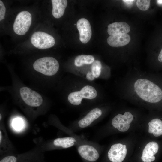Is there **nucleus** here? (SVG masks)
<instances>
[{
	"label": "nucleus",
	"instance_id": "1",
	"mask_svg": "<svg viewBox=\"0 0 162 162\" xmlns=\"http://www.w3.org/2000/svg\"><path fill=\"white\" fill-rule=\"evenodd\" d=\"M134 88L137 95L148 102L156 103L162 100V88L152 82L139 79L134 84Z\"/></svg>",
	"mask_w": 162,
	"mask_h": 162
},
{
	"label": "nucleus",
	"instance_id": "2",
	"mask_svg": "<svg viewBox=\"0 0 162 162\" xmlns=\"http://www.w3.org/2000/svg\"><path fill=\"white\" fill-rule=\"evenodd\" d=\"M59 67L58 61L52 57L39 58L35 61L33 64V67L36 71L49 76L55 74L58 71Z\"/></svg>",
	"mask_w": 162,
	"mask_h": 162
},
{
	"label": "nucleus",
	"instance_id": "3",
	"mask_svg": "<svg viewBox=\"0 0 162 162\" xmlns=\"http://www.w3.org/2000/svg\"><path fill=\"white\" fill-rule=\"evenodd\" d=\"M32 22V16L29 12H20L16 16L13 24L14 31L18 35H24L28 30Z\"/></svg>",
	"mask_w": 162,
	"mask_h": 162
},
{
	"label": "nucleus",
	"instance_id": "4",
	"mask_svg": "<svg viewBox=\"0 0 162 162\" xmlns=\"http://www.w3.org/2000/svg\"><path fill=\"white\" fill-rule=\"evenodd\" d=\"M97 95V92L94 87L90 86H86L80 91L70 93L68 95V100L72 104L78 105L81 104L83 98L93 99Z\"/></svg>",
	"mask_w": 162,
	"mask_h": 162
},
{
	"label": "nucleus",
	"instance_id": "5",
	"mask_svg": "<svg viewBox=\"0 0 162 162\" xmlns=\"http://www.w3.org/2000/svg\"><path fill=\"white\" fill-rule=\"evenodd\" d=\"M30 40L34 47L41 49L52 47L55 43V40L52 36L41 31L34 32L31 37Z\"/></svg>",
	"mask_w": 162,
	"mask_h": 162
},
{
	"label": "nucleus",
	"instance_id": "6",
	"mask_svg": "<svg viewBox=\"0 0 162 162\" xmlns=\"http://www.w3.org/2000/svg\"><path fill=\"white\" fill-rule=\"evenodd\" d=\"M20 94L23 100L29 106H38L42 104L43 99L41 96L28 87L21 88L20 90Z\"/></svg>",
	"mask_w": 162,
	"mask_h": 162
},
{
	"label": "nucleus",
	"instance_id": "7",
	"mask_svg": "<svg viewBox=\"0 0 162 162\" xmlns=\"http://www.w3.org/2000/svg\"><path fill=\"white\" fill-rule=\"evenodd\" d=\"M80 34V39L83 43H86L90 40L92 35L91 25L89 21L84 18L79 20L76 24Z\"/></svg>",
	"mask_w": 162,
	"mask_h": 162
},
{
	"label": "nucleus",
	"instance_id": "8",
	"mask_svg": "<svg viewBox=\"0 0 162 162\" xmlns=\"http://www.w3.org/2000/svg\"><path fill=\"white\" fill-rule=\"evenodd\" d=\"M121 143L112 145L108 153L109 160L112 162H122L124 159L127 153L126 148H123Z\"/></svg>",
	"mask_w": 162,
	"mask_h": 162
},
{
	"label": "nucleus",
	"instance_id": "9",
	"mask_svg": "<svg viewBox=\"0 0 162 162\" xmlns=\"http://www.w3.org/2000/svg\"><path fill=\"white\" fill-rule=\"evenodd\" d=\"M78 151L82 158L90 161H95L99 157V154L97 150L90 145H81L78 147Z\"/></svg>",
	"mask_w": 162,
	"mask_h": 162
},
{
	"label": "nucleus",
	"instance_id": "10",
	"mask_svg": "<svg viewBox=\"0 0 162 162\" xmlns=\"http://www.w3.org/2000/svg\"><path fill=\"white\" fill-rule=\"evenodd\" d=\"M148 147L146 146L143 152L141 159L144 162H152L155 159L154 155L158 152L159 146L155 142H151L148 143Z\"/></svg>",
	"mask_w": 162,
	"mask_h": 162
},
{
	"label": "nucleus",
	"instance_id": "11",
	"mask_svg": "<svg viewBox=\"0 0 162 162\" xmlns=\"http://www.w3.org/2000/svg\"><path fill=\"white\" fill-rule=\"evenodd\" d=\"M130 30L129 25L125 22H115L108 26L107 32L110 35L127 34Z\"/></svg>",
	"mask_w": 162,
	"mask_h": 162
},
{
	"label": "nucleus",
	"instance_id": "12",
	"mask_svg": "<svg viewBox=\"0 0 162 162\" xmlns=\"http://www.w3.org/2000/svg\"><path fill=\"white\" fill-rule=\"evenodd\" d=\"M130 38L128 34L110 35L107 38L108 44L111 46L118 47L125 46L130 41Z\"/></svg>",
	"mask_w": 162,
	"mask_h": 162
},
{
	"label": "nucleus",
	"instance_id": "13",
	"mask_svg": "<svg viewBox=\"0 0 162 162\" xmlns=\"http://www.w3.org/2000/svg\"><path fill=\"white\" fill-rule=\"evenodd\" d=\"M102 114V111L100 109L97 108L92 109L78 122L79 126L83 128L89 126Z\"/></svg>",
	"mask_w": 162,
	"mask_h": 162
},
{
	"label": "nucleus",
	"instance_id": "14",
	"mask_svg": "<svg viewBox=\"0 0 162 162\" xmlns=\"http://www.w3.org/2000/svg\"><path fill=\"white\" fill-rule=\"evenodd\" d=\"M52 14L54 17L59 18L64 15L68 3L66 0H52Z\"/></svg>",
	"mask_w": 162,
	"mask_h": 162
},
{
	"label": "nucleus",
	"instance_id": "15",
	"mask_svg": "<svg viewBox=\"0 0 162 162\" xmlns=\"http://www.w3.org/2000/svg\"><path fill=\"white\" fill-rule=\"evenodd\" d=\"M76 142L75 138L68 136L56 139L53 141V144L56 146L68 148L74 145Z\"/></svg>",
	"mask_w": 162,
	"mask_h": 162
},
{
	"label": "nucleus",
	"instance_id": "16",
	"mask_svg": "<svg viewBox=\"0 0 162 162\" xmlns=\"http://www.w3.org/2000/svg\"><path fill=\"white\" fill-rule=\"evenodd\" d=\"M94 61L93 56L90 55H82L76 56L74 60V64L77 67L84 64H89Z\"/></svg>",
	"mask_w": 162,
	"mask_h": 162
},
{
	"label": "nucleus",
	"instance_id": "17",
	"mask_svg": "<svg viewBox=\"0 0 162 162\" xmlns=\"http://www.w3.org/2000/svg\"><path fill=\"white\" fill-rule=\"evenodd\" d=\"M152 125V132L155 136H158L162 135V121L158 118H154L148 123Z\"/></svg>",
	"mask_w": 162,
	"mask_h": 162
},
{
	"label": "nucleus",
	"instance_id": "18",
	"mask_svg": "<svg viewBox=\"0 0 162 162\" xmlns=\"http://www.w3.org/2000/svg\"><path fill=\"white\" fill-rule=\"evenodd\" d=\"M102 65L100 62L98 60L94 61L91 66V72L94 77L98 78L100 74Z\"/></svg>",
	"mask_w": 162,
	"mask_h": 162
},
{
	"label": "nucleus",
	"instance_id": "19",
	"mask_svg": "<svg viewBox=\"0 0 162 162\" xmlns=\"http://www.w3.org/2000/svg\"><path fill=\"white\" fill-rule=\"evenodd\" d=\"M150 0H138L136 2V5L138 8L142 11H146L149 8Z\"/></svg>",
	"mask_w": 162,
	"mask_h": 162
},
{
	"label": "nucleus",
	"instance_id": "20",
	"mask_svg": "<svg viewBox=\"0 0 162 162\" xmlns=\"http://www.w3.org/2000/svg\"><path fill=\"white\" fill-rule=\"evenodd\" d=\"M12 124L13 128L17 131L22 129L24 125L22 119L20 118H14L12 121Z\"/></svg>",
	"mask_w": 162,
	"mask_h": 162
},
{
	"label": "nucleus",
	"instance_id": "21",
	"mask_svg": "<svg viewBox=\"0 0 162 162\" xmlns=\"http://www.w3.org/2000/svg\"><path fill=\"white\" fill-rule=\"evenodd\" d=\"M6 12V8L1 0H0V21L4 19Z\"/></svg>",
	"mask_w": 162,
	"mask_h": 162
},
{
	"label": "nucleus",
	"instance_id": "22",
	"mask_svg": "<svg viewBox=\"0 0 162 162\" xmlns=\"http://www.w3.org/2000/svg\"><path fill=\"white\" fill-rule=\"evenodd\" d=\"M87 79L90 81H93L94 80L95 77L92 72L89 71L86 74Z\"/></svg>",
	"mask_w": 162,
	"mask_h": 162
},
{
	"label": "nucleus",
	"instance_id": "23",
	"mask_svg": "<svg viewBox=\"0 0 162 162\" xmlns=\"http://www.w3.org/2000/svg\"><path fill=\"white\" fill-rule=\"evenodd\" d=\"M158 61L162 62V48L158 56Z\"/></svg>",
	"mask_w": 162,
	"mask_h": 162
},
{
	"label": "nucleus",
	"instance_id": "24",
	"mask_svg": "<svg viewBox=\"0 0 162 162\" xmlns=\"http://www.w3.org/2000/svg\"><path fill=\"white\" fill-rule=\"evenodd\" d=\"M123 1L126 2H132L134 0H123Z\"/></svg>",
	"mask_w": 162,
	"mask_h": 162
},
{
	"label": "nucleus",
	"instance_id": "25",
	"mask_svg": "<svg viewBox=\"0 0 162 162\" xmlns=\"http://www.w3.org/2000/svg\"><path fill=\"white\" fill-rule=\"evenodd\" d=\"M157 1L158 3L162 4V0H158Z\"/></svg>",
	"mask_w": 162,
	"mask_h": 162
},
{
	"label": "nucleus",
	"instance_id": "26",
	"mask_svg": "<svg viewBox=\"0 0 162 162\" xmlns=\"http://www.w3.org/2000/svg\"><path fill=\"white\" fill-rule=\"evenodd\" d=\"M2 133H1V131H0V143L1 142V139H2Z\"/></svg>",
	"mask_w": 162,
	"mask_h": 162
},
{
	"label": "nucleus",
	"instance_id": "27",
	"mask_svg": "<svg viewBox=\"0 0 162 162\" xmlns=\"http://www.w3.org/2000/svg\"><path fill=\"white\" fill-rule=\"evenodd\" d=\"M1 118H2V116H1V114H0V120H1Z\"/></svg>",
	"mask_w": 162,
	"mask_h": 162
}]
</instances>
